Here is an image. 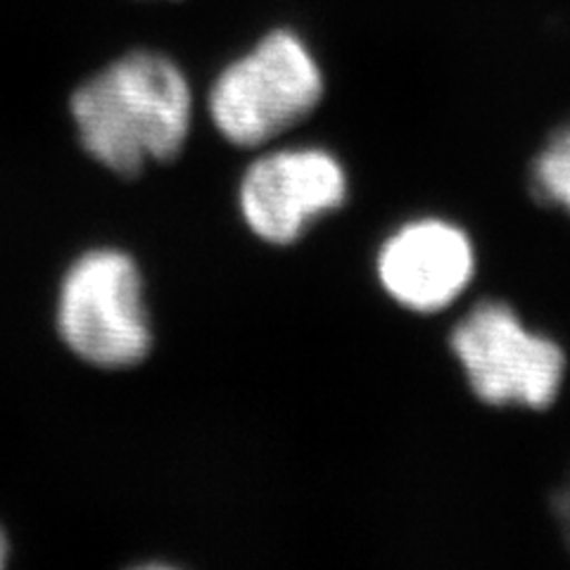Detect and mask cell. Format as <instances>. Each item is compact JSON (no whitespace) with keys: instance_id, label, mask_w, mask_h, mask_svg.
Segmentation results:
<instances>
[{"instance_id":"cell-4","label":"cell","mask_w":570,"mask_h":570,"mask_svg":"<svg viewBox=\"0 0 570 570\" xmlns=\"http://www.w3.org/2000/svg\"><path fill=\"white\" fill-rule=\"evenodd\" d=\"M452 347L480 400L542 409L557 397L563 352L528 333L504 305L485 302L473 309L454 331Z\"/></svg>"},{"instance_id":"cell-2","label":"cell","mask_w":570,"mask_h":570,"mask_svg":"<svg viewBox=\"0 0 570 570\" xmlns=\"http://www.w3.org/2000/svg\"><path fill=\"white\" fill-rule=\"evenodd\" d=\"M321 96L324 77L312 52L281 29L222 71L209 91V112L226 140L253 148L295 127Z\"/></svg>"},{"instance_id":"cell-8","label":"cell","mask_w":570,"mask_h":570,"mask_svg":"<svg viewBox=\"0 0 570 570\" xmlns=\"http://www.w3.org/2000/svg\"><path fill=\"white\" fill-rule=\"evenodd\" d=\"M8 557H10V544H8V538H6L3 528H0V568L8 563Z\"/></svg>"},{"instance_id":"cell-1","label":"cell","mask_w":570,"mask_h":570,"mask_svg":"<svg viewBox=\"0 0 570 570\" xmlns=\"http://www.w3.org/2000/svg\"><path fill=\"white\" fill-rule=\"evenodd\" d=\"M83 150L117 176L134 178L150 163L181 155L193 96L171 58L131 50L86 79L69 102Z\"/></svg>"},{"instance_id":"cell-7","label":"cell","mask_w":570,"mask_h":570,"mask_svg":"<svg viewBox=\"0 0 570 570\" xmlns=\"http://www.w3.org/2000/svg\"><path fill=\"white\" fill-rule=\"evenodd\" d=\"M534 188L570 212V129L561 131L534 163Z\"/></svg>"},{"instance_id":"cell-6","label":"cell","mask_w":570,"mask_h":570,"mask_svg":"<svg viewBox=\"0 0 570 570\" xmlns=\"http://www.w3.org/2000/svg\"><path fill=\"white\" fill-rule=\"evenodd\" d=\"M379 272L385 291L402 305L433 312L448 307L469 285L473 249L459 228L421 222L385 243Z\"/></svg>"},{"instance_id":"cell-5","label":"cell","mask_w":570,"mask_h":570,"mask_svg":"<svg viewBox=\"0 0 570 570\" xmlns=\"http://www.w3.org/2000/svg\"><path fill=\"white\" fill-rule=\"evenodd\" d=\"M345 171L324 150H285L249 167L240 184V212L262 240L291 245L305 228L345 203Z\"/></svg>"},{"instance_id":"cell-3","label":"cell","mask_w":570,"mask_h":570,"mask_svg":"<svg viewBox=\"0 0 570 570\" xmlns=\"http://www.w3.org/2000/svg\"><path fill=\"white\" fill-rule=\"evenodd\" d=\"M58 331L79 360L98 368H129L153 347L138 264L121 249H88L60 285Z\"/></svg>"}]
</instances>
